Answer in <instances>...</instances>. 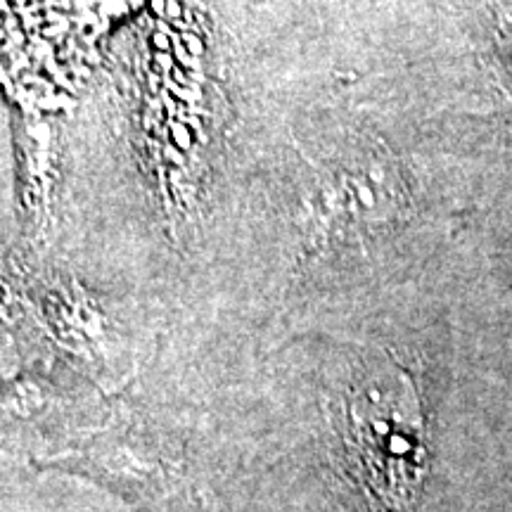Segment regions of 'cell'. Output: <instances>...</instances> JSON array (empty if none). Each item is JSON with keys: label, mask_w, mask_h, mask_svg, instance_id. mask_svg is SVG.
<instances>
[{"label": "cell", "mask_w": 512, "mask_h": 512, "mask_svg": "<svg viewBox=\"0 0 512 512\" xmlns=\"http://www.w3.org/2000/svg\"><path fill=\"white\" fill-rule=\"evenodd\" d=\"M351 463L375 512H406L425 477L422 422L411 384L396 396L351 401L344 434Z\"/></svg>", "instance_id": "obj_1"}, {"label": "cell", "mask_w": 512, "mask_h": 512, "mask_svg": "<svg viewBox=\"0 0 512 512\" xmlns=\"http://www.w3.org/2000/svg\"><path fill=\"white\" fill-rule=\"evenodd\" d=\"M501 48H503L505 60H508L510 72H512V12L503 19V24H501Z\"/></svg>", "instance_id": "obj_2"}]
</instances>
